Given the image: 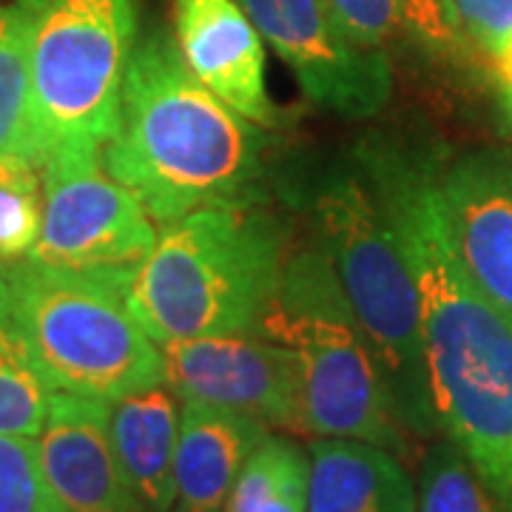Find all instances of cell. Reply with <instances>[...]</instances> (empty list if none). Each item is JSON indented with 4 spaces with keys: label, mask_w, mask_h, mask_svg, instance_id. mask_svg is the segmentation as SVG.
I'll use <instances>...</instances> for the list:
<instances>
[{
    "label": "cell",
    "mask_w": 512,
    "mask_h": 512,
    "mask_svg": "<svg viewBox=\"0 0 512 512\" xmlns=\"http://www.w3.org/2000/svg\"><path fill=\"white\" fill-rule=\"evenodd\" d=\"M470 49L487 60L512 35V0H444Z\"/></svg>",
    "instance_id": "24"
},
{
    "label": "cell",
    "mask_w": 512,
    "mask_h": 512,
    "mask_svg": "<svg viewBox=\"0 0 512 512\" xmlns=\"http://www.w3.org/2000/svg\"><path fill=\"white\" fill-rule=\"evenodd\" d=\"M353 157L413 271L439 433L512 510V322L470 279L447 237L436 154L370 134Z\"/></svg>",
    "instance_id": "1"
},
{
    "label": "cell",
    "mask_w": 512,
    "mask_h": 512,
    "mask_svg": "<svg viewBox=\"0 0 512 512\" xmlns=\"http://www.w3.org/2000/svg\"><path fill=\"white\" fill-rule=\"evenodd\" d=\"M183 402L168 384H151L109 402L114 453L140 512H171Z\"/></svg>",
    "instance_id": "15"
},
{
    "label": "cell",
    "mask_w": 512,
    "mask_h": 512,
    "mask_svg": "<svg viewBox=\"0 0 512 512\" xmlns=\"http://www.w3.org/2000/svg\"><path fill=\"white\" fill-rule=\"evenodd\" d=\"M498 97H501V111H504V123H507V128L512 131V89H501L498 92Z\"/></svg>",
    "instance_id": "26"
},
{
    "label": "cell",
    "mask_w": 512,
    "mask_h": 512,
    "mask_svg": "<svg viewBox=\"0 0 512 512\" xmlns=\"http://www.w3.org/2000/svg\"><path fill=\"white\" fill-rule=\"evenodd\" d=\"M239 6L319 109L367 120L390 103V55L359 46L325 0H239Z\"/></svg>",
    "instance_id": "9"
},
{
    "label": "cell",
    "mask_w": 512,
    "mask_h": 512,
    "mask_svg": "<svg viewBox=\"0 0 512 512\" xmlns=\"http://www.w3.org/2000/svg\"><path fill=\"white\" fill-rule=\"evenodd\" d=\"M311 453L291 436L268 433L242 464L222 512H308Z\"/></svg>",
    "instance_id": "19"
},
{
    "label": "cell",
    "mask_w": 512,
    "mask_h": 512,
    "mask_svg": "<svg viewBox=\"0 0 512 512\" xmlns=\"http://www.w3.org/2000/svg\"><path fill=\"white\" fill-rule=\"evenodd\" d=\"M43 222L29 259L77 268H134L154 242L157 222L126 185L117 183L103 163V151L66 148L40 165Z\"/></svg>",
    "instance_id": "8"
},
{
    "label": "cell",
    "mask_w": 512,
    "mask_h": 512,
    "mask_svg": "<svg viewBox=\"0 0 512 512\" xmlns=\"http://www.w3.org/2000/svg\"><path fill=\"white\" fill-rule=\"evenodd\" d=\"M285 191L313 222L399 424L413 439H439L413 271L365 168L356 157L311 165Z\"/></svg>",
    "instance_id": "3"
},
{
    "label": "cell",
    "mask_w": 512,
    "mask_h": 512,
    "mask_svg": "<svg viewBox=\"0 0 512 512\" xmlns=\"http://www.w3.org/2000/svg\"><path fill=\"white\" fill-rule=\"evenodd\" d=\"M163 382L180 402H205L296 433L299 367L288 345L262 333L165 342Z\"/></svg>",
    "instance_id": "10"
},
{
    "label": "cell",
    "mask_w": 512,
    "mask_h": 512,
    "mask_svg": "<svg viewBox=\"0 0 512 512\" xmlns=\"http://www.w3.org/2000/svg\"><path fill=\"white\" fill-rule=\"evenodd\" d=\"M49 399L52 387L32 365L0 293V433L37 439L46 424Z\"/></svg>",
    "instance_id": "20"
},
{
    "label": "cell",
    "mask_w": 512,
    "mask_h": 512,
    "mask_svg": "<svg viewBox=\"0 0 512 512\" xmlns=\"http://www.w3.org/2000/svg\"><path fill=\"white\" fill-rule=\"evenodd\" d=\"M43 222V177L23 157H0V265L32 254Z\"/></svg>",
    "instance_id": "22"
},
{
    "label": "cell",
    "mask_w": 512,
    "mask_h": 512,
    "mask_svg": "<svg viewBox=\"0 0 512 512\" xmlns=\"http://www.w3.org/2000/svg\"><path fill=\"white\" fill-rule=\"evenodd\" d=\"M37 453L63 512H140L114 453L109 402L55 390Z\"/></svg>",
    "instance_id": "13"
},
{
    "label": "cell",
    "mask_w": 512,
    "mask_h": 512,
    "mask_svg": "<svg viewBox=\"0 0 512 512\" xmlns=\"http://www.w3.org/2000/svg\"><path fill=\"white\" fill-rule=\"evenodd\" d=\"M436 188L461 265L512 322V157L467 151L436 165Z\"/></svg>",
    "instance_id": "11"
},
{
    "label": "cell",
    "mask_w": 512,
    "mask_h": 512,
    "mask_svg": "<svg viewBox=\"0 0 512 512\" xmlns=\"http://www.w3.org/2000/svg\"><path fill=\"white\" fill-rule=\"evenodd\" d=\"M291 228L268 200L205 205L163 225L131 268L128 305L157 342L259 333L288 262Z\"/></svg>",
    "instance_id": "4"
},
{
    "label": "cell",
    "mask_w": 512,
    "mask_h": 512,
    "mask_svg": "<svg viewBox=\"0 0 512 512\" xmlns=\"http://www.w3.org/2000/svg\"><path fill=\"white\" fill-rule=\"evenodd\" d=\"M490 69L498 80V89H512V35L493 52Z\"/></svg>",
    "instance_id": "25"
},
{
    "label": "cell",
    "mask_w": 512,
    "mask_h": 512,
    "mask_svg": "<svg viewBox=\"0 0 512 512\" xmlns=\"http://www.w3.org/2000/svg\"><path fill=\"white\" fill-rule=\"evenodd\" d=\"M140 40V0H43L32 37L35 163L66 148L103 151L120 123Z\"/></svg>",
    "instance_id": "7"
},
{
    "label": "cell",
    "mask_w": 512,
    "mask_h": 512,
    "mask_svg": "<svg viewBox=\"0 0 512 512\" xmlns=\"http://www.w3.org/2000/svg\"><path fill=\"white\" fill-rule=\"evenodd\" d=\"M259 333L296 356V436L370 441L399 456L410 450L413 436L390 407L362 325L316 239L291 251Z\"/></svg>",
    "instance_id": "6"
},
{
    "label": "cell",
    "mask_w": 512,
    "mask_h": 512,
    "mask_svg": "<svg viewBox=\"0 0 512 512\" xmlns=\"http://www.w3.org/2000/svg\"><path fill=\"white\" fill-rule=\"evenodd\" d=\"M419 512H512L450 439H433L419 467Z\"/></svg>",
    "instance_id": "21"
},
{
    "label": "cell",
    "mask_w": 512,
    "mask_h": 512,
    "mask_svg": "<svg viewBox=\"0 0 512 512\" xmlns=\"http://www.w3.org/2000/svg\"><path fill=\"white\" fill-rule=\"evenodd\" d=\"M308 512H419L399 453L356 439H313Z\"/></svg>",
    "instance_id": "16"
},
{
    "label": "cell",
    "mask_w": 512,
    "mask_h": 512,
    "mask_svg": "<svg viewBox=\"0 0 512 512\" xmlns=\"http://www.w3.org/2000/svg\"><path fill=\"white\" fill-rule=\"evenodd\" d=\"M131 268L77 271L37 259L0 265V293L52 393L114 402L163 384V350L128 305Z\"/></svg>",
    "instance_id": "5"
},
{
    "label": "cell",
    "mask_w": 512,
    "mask_h": 512,
    "mask_svg": "<svg viewBox=\"0 0 512 512\" xmlns=\"http://www.w3.org/2000/svg\"><path fill=\"white\" fill-rule=\"evenodd\" d=\"M271 148L268 128L202 86L174 32L151 26L137 40L103 163L143 202L157 228L205 205L268 200L262 183Z\"/></svg>",
    "instance_id": "2"
},
{
    "label": "cell",
    "mask_w": 512,
    "mask_h": 512,
    "mask_svg": "<svg viewBox=\"0 0 512 512\" xmlns=\"http://www.w3.org/2000/svg\"><path fill=\"white\" fill-rule=\"evenodd\" d=\"M0 512H63L43 476L35 439L0 433Z\"/></svg>",
    "instance_id": "23"
},
{
    "label": "cell",
    "mask_w": 512,
    "mask_h": 512,
    "mask_svg": "<svg viewBox=\"0 0 512 512\" xmlns=\"http://www.w3.org/2000/svg\"><path fill=\"white\" fill-rule=\"evenodd\" d=\"M271 433L265 421L205 402H183L171 512H222L242 464Z\"/></svg>",
    "instance_id": "14"
},
{
    "label": "cell",
    "mask_w": 512,
    "mask_h": 512,
    "mask_svg": "<svg viewBox=\"0 0 512 512\" xmlns=\"http://www.w3.org/2000/svg\"><path fill=\"white\" fill-rule=\"evenodd\" d=\"M359 46L382 49L393 43L419 46L427 55L458 57L473 52L444 0H325Z\"/></svg>",
    "instance_id": "17"
},
{
    "label": "cell",
    "mask_w": 512,
    "mask_h": 512,
    "mask_svg": "<svg viewBox=\"0 0 512 512\" xmlns=\"http://www.w3.org/2000/svg\"><path fill=\"white\" fill-rule=\"evenodd\" d=\"M174 37L205 89L262 128H285L288 111L265 86V40L239 0H171Z\"/></svg>",
    "instance_id": "12"
},
{
    "label": "cell",
    "mask_w": 512,
    "mask_h": 512,
    "mask_svg": "<svg viewBox=\"0 0 512 512\" xmlns=\"http://www.w3.org/2000/svg\"><path fill=\"white\" fill-rule=\"evenodd\" d=\"M40 3L43 0H0V157H23L29 163H35L29 100Z\"/></svg>",
    "instance_id": "18"
}]
</instances>
